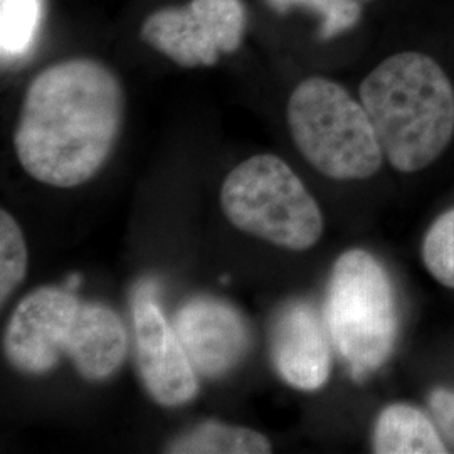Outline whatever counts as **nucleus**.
I'll return each mask as SVG.
<instances>
[{"mask_svg":"<svg viewBox=\"0 0 454 454\" xmlns=\"http://www.w3.org/2000/svg\"><path fill=\"white\" fill-rule=\"evenodd\" d=\"M125 118V91L108 66L74 58L34 78L17 121L14 146L34 180L73 189L108 162Z\"/></svg>","mask_w":454,"mask_h":454,"instance_id":"1","label":"nucleus"},{"mask_svg":"<svg viewBox=\"0 0 454 454\" xmlns=\"http://www.w3.org/2000/svg\"><path fill=\"white\" fill-rule=\"evenodd\" d=\"M358 99L384 157L403 174L436 162L453 140V82L427 54L390 56L365 76Z\"/></svg>","mask_w":454,"mask_h":454,"instance_id":"2","label":"nucleus"},{"mask_svg":"<svg viewBox=\"0 0 454 454\" xmlns=\"http://www.w3.org/2000/svg\"><path fill=\"white\" fill-rule=\"evenodd\" d=\"M332 343L356 380L379 371L395 347L399 309L389 273L365 249L335 261L325 300Z\"/></svg>","mask_w":454,"mask_h":454,"instance_id":"3","label":"nucleus"},{"mask_svg":"<svg viewBox=\"0 0 454 454\" xmlns=\"http://www.w3.org/2000/svg\"><path fill=\"white\" fill-rule=\"evenodd\" d=\"M286 116L294 145L325 177L365 180L380 170L384 152L372 121L339 82L303 80L288 99Z\"/></svg>","mask_w":454,"mask_h":454,"instance_id":"4","label":"nucleus"},{"mask_svg":"<svg viewBox=\"0 0 454 454\" xmlns=\"http://www.w3.org/2000/svg\"><path fill=\"white\" fill-rule=\"evenodd\" d=\"M229 223L246 234L305 251L324 234V214L292 167L276 155L251 157L231 170L221 189Z\"/></svg>","mask_w":454,"mask_h":454,"instance_id":"5","label":"nucleus"},{"mask_svg":"<svg viewBox=\"0 0 454 454\" xmlns=\"http://www.w3.org/2000/svg\"><path fill=\"white\" fill-rule=\"evenodd\" d=\"M247 12L243 0H191L146 17L142 39L184 67L212 66L243 43Z\"/></svg>","mask_w":454,"mask_h":454,"instance_id":"6","label":"nucleus"},{"mask_svg":"<svg viewBox=\"0 0 454 454\" xmlns=\"http://www.w3.org/2000/svg\"><path fill=\"white\" fill-rule=\"evenodd\" d=\"M82 301L71 290L43 286L17 305L4 337L5 357L24 373H46L65 354Z\"/></svg>","mask_w":454,"mask_h":454,"instance_id":"7","label":"nucleus"},{"mask_svg":"<svg viewBox=\"0 0 454 454\" xmlns=\"http://www.w3.org/2000/svg\"><path fill=\"white\" fill-rule=\"evenodd\" d=\"M133 333L137 369L152 399L163 407L191 403L199 392L197 372L153 298L133 300Z\"/></svg>","mask_w":454,"mask_h":454,"instance_id":"8","label":"nucleus"},{"mask_svg":"<svg viewBox=\"0 0 454 454\" xmlns=\"http://www.w3.org/2000/svg\"><path fill=\"white\" fill-rule=\"evenodd\" d=\"M176 332L195 372L219 379L247 356L251 330L243 315L223 300L200 296L180 307Z\"/></svg>","mask_w":454,"mask_h":454,"instance_id":"9","label":"nucleus"},{"mask_svg":"<svg viewBox=\"0 0 454 454\" xmlns=\"http://www.w3.org/2000/svg\"><path fill=\"white\" fill-rule=\"evenodd\" d=\"M271 360L293 389H322L332 372V339L325 315L305 300H293L278 311L271 326Z\"/></svg>","mask_w":454,"mask_h":454,"instance_id":"10","label":"nucleus"},{"mask_svg":"<svg viewBox=\"0 0 454 454\" xmlns=\"http://www.w3.org/2000/svg\"><path fill=\"white\" fill-rule=\"evenodd\" d=\"M127 328L114 309L99 303H82L71 326L65 356L86 380L112 377L127 357Z\"/></svg>","mask_w":454,"mask_h":454,"instance_id":"11","label":"nucleus"},{"mask_svg":"<svg viewBox=\"0 0 454 454\" xmlns=\"http://www.w3.org/2000/svg\"><path fill=\"white\" fill-rule=\"evenodd\" d=\"M377 454H444L448 446L434 419L421 407L395 403L380 411L373 424Z\"/></svg>","mask_w":454,"mask_h":454,"instance_id":"12","label":"nucleus"},{"mask_svg":"<svg viewBox=\"0 0 454 454\" xmlns=\"http://www.w3.org/2000/svg\"><path fill=\"white\" fill-rule=\"evenodd\" d=\"M167 453L176 454H266L273 444L254 429L204 421L168 442Z\"/></svg>","mask_w":454,"mask_h":454,"instance_id":"13","label":"nucleus"},{"mask_svg":"<svg viewBox=\"0 0 454 454\" xmlns=\"http://www.w3.org/2000/svg\"><path fill=\"white\" fill-rule=\"evenodd\" d=\"M43 17V0H0L2 58H20L33 44Z\"/></svg>","mask_w":454,"mask_h":454,"instance_id":"14","label":"nucleus"},{"mask_svg":"<svg viewBox=\"0 0 454 454\" xmlns=\"http://www.w3.org/2000/svg\"><path fill=\"white\" fill-rule=\"evenodd\" d=\"M421 254L427 273L454 290V207L442 212L426 231Z\"/></svg>","mask_w":454,"mask_h":454,"instance_id":"15","label":"nucleus"},{"mask_svg":"<svg viewBox=\"0 0 454 454\" xmlns=\"http://www.w3.org/2000/svg\"><path fill=\"white\" fill-rule=\"evenodd\" d=\"M27 246L16 219L0 211V301L16 292L27 273Z\"/></svg>","mask_w":454,"mask_h":454,"instance_id":"16","label":"nucleus"},{"mask_svg":"<svg viewBox=\"0 0 454 454\" xmlns=\"http://www.w3.org/2000/svg\"><path fill=\"white\" fill-rule=\"evenodd\" d=\"M266 4L278 14H286L294 7H303L315 16H320L322 41L350 31L362 16V7L357 0H266Z\"/></svg>","mask_w":454,"mask_h":454,"instance_id":"17","label":"nucleus"},{"mask_svg":"<svg viewBox=\"0 0 454 454\" xmlns=\"http://www.w3.org/2000/svg\"><path fill=\"white\" fill-rule=\"evenodd\" d=\"M427 406L441 434L454 444V390L446 387L431 390Z\"/></svg>","mask_w":454,"mask_h":454,"instance_id":"18","label":"nucleus"},{"mask_svg":"<svg viewBox=\"0 0 454 454\" xmlns=\"http://www.w3.org/2000/svg\"><path fill=\"white\" fill-rule=\"evenodd\" d=\"M78 285H80V278H78V276H71V278H69V285H67V288H69V290H73V288H78Z\"/></svg>","mask_w":454,"mask_h":454,"instance_id":"19","label":"nucleus"}]
</instances>
